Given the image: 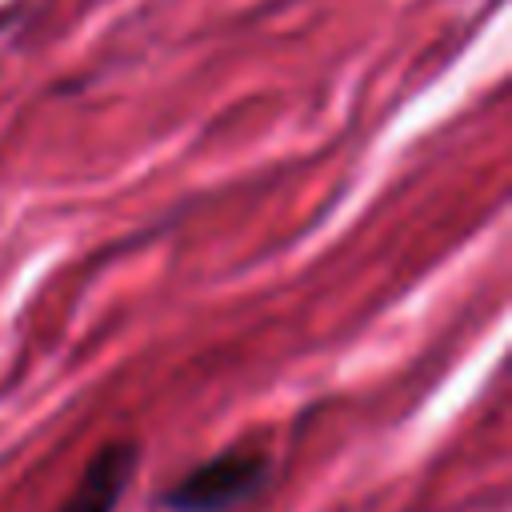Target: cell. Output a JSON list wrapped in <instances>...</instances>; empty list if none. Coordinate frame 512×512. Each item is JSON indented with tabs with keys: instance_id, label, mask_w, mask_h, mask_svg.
I'll list each match as a JSON object with an SVG mask.
<instances>
[{
	"instance_id": "6da1fadb",
	"label": "cell",
	"mask_w": 512,
	"mask_h": 512,
	"mask_svg": "<svg viewBox=\"0 0 512 512\" xmlns=\"http://www.w3.org/2000/svg\"><path fill=\"white\" fill-rule=\"evenodd\" d=\"M272 480V456L256 444H232L200 464H192L184 476H176L156 508L160 512H232L260 496Z\"/></svg>"
},
{
	"instance_id": "7a4b0ae2",
	"label": "cell",
	"mask_w": 512,
	"mask_h": 512,
	"mask_svg": "<svg viewBox=\"0 0 512 512\" xmlns=\"http://www.w3.org/2000/svg\"><path fill=\"white\" fill-rule=\"evenodd\" d=\"M136 468H140V444L132 436L104 440L88 456V464H84L80 480L72 484V492L52 512H116L124 492H128V484H132V476H136Z\"/></svg>"
}]
</instances>
